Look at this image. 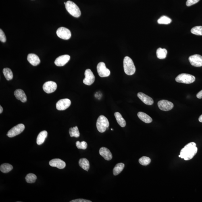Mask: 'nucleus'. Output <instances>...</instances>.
<instances>
[{
    "label": "nucleus",
    "mask_w": 202,
    "mask_h": 202,
    "mask_svg": "<svg viewBox=\"0 0 202 202\" xmlns=\"http://www.w3.org/2000/svg\"><path fill=\"white\" fill-rule=\"evenodd\" d=\"M85 78L83 80V83L87 85H91L95 80V77L93 72L90 69H87L85 72Z\"/></svg>",
    "instance_id": "nucleus-9"
},
{
    "label": "nucleus",
    "mask_w": 202,
    "mask_h": 202,
    "mask_svg": "<svg viewBox=\"0 0 202 202\" xmlns=\"http://www.w3.org/2000/svg\"><path fill=\"white\" fill-rule=\"evenodd\" d=\"M172 22V20L169 17L165 16H163L160 17L158 20V23L159 24H168Z\"/></svg>",
    "instance_id": "nucleus-29"
},
{
    "label": "nucleus",
    "mask_w": 202,
    "mask_h": 202,
    "mask_svg": "<svg viewBox=\"0 0 202 202\" xmlns=\"http://www.w3.org/2000/svg\"><path fill=\"white\" fill-rule=\"evenodd\" d=\"M111 130H113V129H112V128H111Z\"/></svg>",
    "instance_id": "nucleus-40"
},
{
    "label": "nucleus",
    "mask_w": 202,
    "mask_h": 202,
    "mask_svg": "<svg viewBox=\"0 0 202 202\" xmlns=\"http://www.w3.org/2000/svg\"><path fill=\"white\" fill-rule=\"evenodd\" d=\"M57 88L56 83L52 81L46 82L43 86L44 91L48 94L53 93L56 90Z\"/></svg>",
    "instance_id": "nucleus-12"
},
{
    "label": "nucleus",
    "mask_w": 202,
    "mask_h": 202,
    "mask_svg": "<svg viewBox=\"0 0 202 202\" xmlns=\"http://www.w3.org/2000/svg\"><path fill=\"white\" fill-rule=\"evenodd\" d=\"M114 115L117 122L118 123V124L121 127H124L126 126V121L123 118L122 115H121L120 113L118 112H115Z\"/></svg>",
    "instance_id": "nucleus-22"
},
{
    "label": "nucleus",
    "mask_w": 202,
    "mask_h": 202,
    "mask_svg": "<svg viewBox=\"0 0 202 202\" xmlns=\"http://www.w3.org/2000/svg\"><path fill=\"white\" fill-rule=\"evenodd\" d=\"M197 97L198 98V99H202V90L200 91H199V93L197 94Z\"/></svg>",
    "instance_id": "nucleus-37"
},
{
    "label": "nucleus",
    "mask_w": 202,
    "mask_h": 202,
    "mask_svg": "<svg viewBox=\"0 0 202 202\" xmlns=\"http://www.w3.org/2000/svg\"><path fill=\"white\" fill-rule=\"evenodd\" d=\"M3 73L5 78L8 80L13 79V75L12 70L8 68H5L3 69Z\"/></svg>",
    "instance_id": "nucleus-27"
},
{
    "label": "nucleus",
    "mask_w": 202,
    "mask_h": 202,
    "mask_svg": "<svg viewBox=\"0 0 202 202\" xmlns=\"http://www.w3.org/2000/svg\"><path fill=\"white\" fill-rule=\"evenodd\" d=\"M200 0H187L186 3V5L188 7L191 6L197 3Z\"/></svg>",
    "instance_id": "nucleus-35"
},
{
    "label": "nucleus",
    "mask_w": 202,
    "mask_h": 202,
    "mask_svg": "<svg viewBox=\"0 0 202 202\" xmlns=\"http://www.w3.org/2000/svg\"><path fill=\"white\" fill-rule=\"evenodd\" d=\"M99 153L101 156L107 161L111 160L112 158V154L110 150L106 148H101L99 150Z\"/></svg>",
    "instance_id": "nucleus-16"
},
{
    "label": "nucleus",
    "mask_w": 202,
    "mask_h": 202,
    "mask_svg": "<svg viewBox=\"0 0 202 202\" xmlns=\"http://www.w3.org/2000/svg\"><path fill=\"white\" fill-rule=\"evenodd\" d=\"M151 162V159L149 158L144 156L139 159V163L140 164L146 166L150 164Z\"/></svg>",
    "instance_id": "nucleus-32"
},
{
    "label": "nucleus",
    "mask_w": 202,
    "mask_h": 202,
    "mask_svg": "<svg viewBox=\"0 0 202 202\" xmlns=\"http://www.w3.org/2000/svg\"><path fill=\"white\" fill-rule=\"evenodd\" d=\"M14 95L17 99L20 100L23 103L27 101V97L25 93L23 90L17 89L14 92Z\"/></svg>",
    "instance_id": "nucleus-19"
},
{
    "label": "nucleus",
    "mask_w": 202,
    "mask_h": 202,
    "mask_svg": "<svg viewBox=\"0 0 202 202\" xmlns=\"http://www.w3.org/2000/svg\"><path fill=\"white\" fill-rule=\"evenodd\" d=\"M167 51L165 49L161 48L158 49L157 51V55L158 58L160 59H165L167 57Z\"/></svg>",
    "instance_id": "nucleus-25"
},
{
    "label": "nucleus",
    "mask_w": 202,
    "mask_h": 202,
    "mask_svg": "<svg viewBox=\"0 0 202 202\" xmlns=\"http://www.w3.org/2000/svg\"><path fill=\"white\" fill-rule=\"evenodd\" d=\"M24 129L25 126L24 124H18L9 131L7 134V136L9 137H14L22 133Z\"/></svg>",
    "instance_id": "nucleus-7"
},
{
    "label": "nucleus",
    "mask_w": 202,
    "mask_h": 202,
    "mask_svg": "<svg viewBox=\"0 0 202 202\" xmlns=\"http://www.w3.org/2000/svg\"><path fill=\"white\" fill-rule=\"evenodd\" d=\"M137 96L145 104L148 105H151L153 104L154 101L153 99L146 94L142 93V92H139L137 94Z\"/></svg>",
    "instance_id": "nucleus-17"
},
{
    "label": "nucleus",
    "mask_w": 202,
    "mask_h": 202,
    "mask_svg": "<svg viewBox=\"0 0 202 202\" xmlns=\"http://www.w3.org/2000/svg\"><path fill=\"white\" fill-rule=\"evenodd\" d=\"M25 179L26 182L28 183H34L35 182L37 177L34 174H29L27 175Z\"/></svg>",
    "instance_id": "nucleus-30"
},
{
    "label": "nucleus",
    "mask_w": 202,
    "mask_h": 202,
    "mask_svg": "<svg viewBox=\"0 0 202 202\" xmlns=\"http://www.w3.org/2000/svg\"><path fill=\"white\" fill-rule=\"evenodd\" d=\"M198 151V148L194 142H191L186 145L180 151L179 157L186 161L190 160L194 157Z\"/></svg>",
    "instance_id": "nucleus-1"
},
{
    "label": "nucleus",
    "mask_w": 202,
    "mask_h": 202,
    "mask_svg": "<svg viewBox=\"0 0 202 202\" xmlns=\"http://www.w3.org/2000/svg\"><path fill=\"white\" fill-rule=\"evenodd\" d=\"M13 169V166L12 165L8 163H4L2 164L0 167V170L1 172L6 174V173L10 172Z\"/></svg>",
    "instance_id": "nucleus-26"
},
{
    "label": "nucleus",
    "mask_w": 202,
    "mask_h": 202,
    "mask_svg": "<svg viewBox=\"0 0 202 202\" xmlns=\"http://www.w3.org/2000/svg\"><path fill=\"white\" fill-rule=\"evenodd\" d=\"M70 202H91V201L85 199H76L73 200L71 201Z\"/></svg>",
    "instance_id": "nucleus-36"
},
{
    "label": "nucleus",
    "mask_w": 202,
    "mask_h": 202,
    "mask_svg": "<svg viewBox=\"0 0 202 202\" xmlns=\"http://www.w3.org/2000/svg\"><path fill=\"white\" fill-rule=\"evenodd\" d=\"M195 77L191 75L187 74H182L179 75L176 78L177 82L186 84L192 83L195 81Z\"/></svg>",
    "instance_id": "nucleus-5"
},
{
    "label": "nucleus",
    "mask_w": 202,
    "mask_h": 202,
    "mask_svg": "<svg viewBox=\"0 0 202 202\" xmlns=\"http://www.w3.org/2000/svg\"><path fill=\"white\" fill-rule=\"evenodd\" d=\"M65 7L67 12L72 16L78 18L80 16L81 12L79 8L74 2L70 1H67Z\"/></svg>",
    "instance_id": "nucleus-3"
},
{
    "label": "nucleus",
    "mask_w": 202,
    "mask_h": 202,
    "mask_svg": "<svg viewBox=\"0 0 202 202\" xmlns=\"http://www.w3.org/2000/svg\"><path fill=\"white\" fill-rule=\"evenodd\" d=\"M137 116L142 121L146 123H150L153 121V119L151 117L146 113L143 112H139L137 113Z\"/></svg>",
    "instance_id": "nucleus-21"
},
{
    "label": "nucleus",
    "mask_w": 202,
    "mask_h": 202,
    "mask_svg": "<svg viewBox=\"0 0 202 202\" xmlns=\"http://www.w3.org/2000/svg\"><path fill=\"white\" fill-rule=\"evenodd\" d=\"M125 167L124 163H117L113 169V174L115 176H117L122 172Z\"/></svg>",
    "instance_id": "nucleus-24"
},
{
    "label": "nucleus",
    "mask_w": 202,
    "mask_h": 202,
    "mask_svg": "<svg viewBox=\"0 0 202 202\" xmlns=\"http://www.w3.org/2000/svg\"><path fill=\"white\" fill-rule=\"evenodd\" d=\"M158 106L161 110L168 111L172 110L174 107V105L171 102L167 100H161L158 103Z\"/></svg>",
    "instance_id": "nucleus-10"
},
{
    "label": "nucleus",
    "mask_w": 202,
    "mask_h": 202,
    "mask_svg": "<svg viewBox=\"0 0 202 202\" xmlns=\"http://www.w3.org/2000/svg\"><path fill=\"white\" fill-rule=\"evenodd\" d=\"M56 34L59 38L64 40H68L71 36L70 30L64 27H61L58 29Z\"/></svg>",
    "instance_id": "nucleus-8"
},
{
    "label": "nucleus",
    "mask_w": 202,
    "mask_h": 202,
    "mask_svg": "<svg viewBox=\"0 0 202 202\" xmlns=\"http://www.w3.org/2000/svg\"><path fill=\"white\" fill-rule=\"evenodd\" d=\"M70 58L68 55H61L56 59L55 64L58 66H64L70 60Z\"/></svg>",
    "instance_id": "nucleus-14"
},
{
    "label": "nucleus",
    "mask_w": 202,
    "mask_h": 202,
    "mask_svg": "<svg viewBox=\"0 0 202 202\" xmlns=\"http://www.w3.org/2000/svg\"><path fill=\"white\" fill-rule=\"evenodd\" d=\"M27 59L28 62L34 66H37L40 62L39 57L34 54H28Z\"/></svg>",
    "instance_id": "nucleus-18"
},
{
    "label": "nucleus",
    "mask_w": 202,
    "mask_h": 202,
    "mask_svg": "<svg viewBox=\"0 0 202 202\" xmlns=\"http://www.w3.org/2000/svg\"><path fill=\"white\" fill-rule=\"evenodd\" d=\"M191 32L195 35L202 36V26H197L194 27L191 29Z\"/></svg>",
    "instance_id": "nucleus-31"
},
{
    "label": "nucleus",
    "mask_w": 202,
    "mask_h": 202,
    "mask_svg": "<svg viewBox=\"0 0 202 202\" xmlns=\"http://www.w3.org/2000/svg\"><path fill=\"white\" fill-rule=\"evenodd\" d=\"M0 113H2V112H3V107H2L1 106H0Z\"/></svg>",
    "instance_id": "nucleus-39"
},
{
    "label": "nucleus",
    "mask_w": 202,
    "mask_h": 202,
    "mask_svg": "<svg viewBox=\"0 0 202 202\" xmlns=\"http://www.w3.org/2000/svg\"><path fill=\"white\" fill-rule=\"evenodd\" d=\"M189 60L192 65L196 67L202 66V56L199 54L190 56L189 58Z\"/></svg>",
    "instance_id": "nucleus-11"
},
{
    "label": "nucleus",
    "mask_w": 202,
    "mask_h": 202,
    "mask_svg": "<svg viewBox=\"0 0 202 202\" xmlns=\"http://www.w3.org/2000/svg\"><path fill=\"white\" fill-rule=\"evenodd\" d=\"M50 166L57 167L59 169H63L66 166L65 162L60 159H54L49 161Z\"/></svg>",
    "instance_id": "nucleus-15"
},
{
    "label": "nucleus",
    "mask_w": 202,
    "mask_h": 202,
    "mask_svg": "<svg viewBox=\"0 0 202 202\" xmlns=\"http://www.w3.org/2000/svg\"><path fill=\"white\" fill-rule=\"evenodd\" d=\"M76 147L79 149L85 150L86 149L87 147V143L85 141H82L81 142L80 141L76 142Z\"/></svg>",
    "instance_id": "nucleus-33"
},
{
    "label": "nucleus",
    "mask_w": 202,
    "mask_h": 202,
    "mask_svg": "<svg viewBox=\"0 0 202 202\" xmlns=\"http://www.w3.org/2000/svg\"><path fill=\"white\" fill-rule=\"evenodd\" d=\"M48 132L46 131H43L40 132L37 137L36 142L38 145H41L44 143L47 137Z\"/></svg>",
    "instance_id": "nucleus-20"
},
{
    "label": "nucleus",
    "mask_w": 202,
    "mask_h": 202,
    "mask_svg": "<svg viewBox=\"0 0 202 202\" xmlns=\"http://www.w3.org/2000/svg\"><path fill=\"white\" fill-rule=\"evenodd\" d=\"M199 121L200 122H202V115L199 117Z\"/></svg>",
    "instance_id": "nucleus-38"
},
{
    "label": "nucleus",
    "mask_w": 202,
    "mask_h": 202,
    "mask_svg": "<svg viewBox=\"0 0 202 202\" xmlns=\"http://www.w3.org/2000/svg\"><path fill=\"white\" fill-rule=\"evenodd\" d=\"M97 68L98 74L101 77H106L110 75V71L107 68L104 62H100L97 65Z\"/></svg>",
    "instance_id": "nucleus-6"
},
{
    "label": "nucleus",
    "mask_w": 202,
    "mask_h": 202,
    "mask_svg": "<svg viewBox=\"0 0 202 202\" xmlns=\"http://www.w3.org/2000/svg\"><path fill=\"white\" fill-rule=\"evenodd\" d=\"M79 164L82 168L88 172L90 168V163L87 159L85 158H81L79 161Z\"/></svg>",
    "instance_id": "nucleus-23"
},
{
    "label": "nucleus",
    "mask_w": 202,
    "mask_h": 202,
    "mask_svg": "<svg viewBox=\"0 0 202 202\" xmlns=\"http://www.w3.org/2000/svg\"><path fill=\"white\" fill-rule=\"evenodd\" d=\"M69 133L71 137L78 138L80 136V133L77 126L70 128L69 130Z\"/></svg>",
    "instance_id": "nucleus-28"
},
{
    "label": "nucleus",
    "mask_w": 202,
    "mask_h": 202,
    "mask_svg": "<svg viewBox=\"0 0 202 202\" xmlns=\"http://www.w3.org/2000/svg\"><path fill=\"white\" fill-rule=\"evenodd\" d=\"M109 126V121L106 117L103 115L100 116L96 123V126L99 132L101 133L105 132Z\"/></svg>",
    "instance_id": "nucleus-4"
},
{
    "label": "nucleus",
    "mask_w": 202,
    "mask_h": 202,
    "mask_svg": "<svg viewBox=\"0 0 202 202\" xmlns=\"http://www.w3.org/2000/svg\"><path fill=\"white\" fill-rule=\"evenodd\" d=\"M123 65L124 72L127 75H132L135 72V66L133 61L130 57H125L123 61Z\"/></svg>",
    "instance_id": "nucleus-2"
},
{
    "label": "nucleus",
    "mask_w": 202,
    "mask_h": 202,
    "mask_svg": "<svg viewBox=\"0 0 202 202\" xmlns=\"http://www.w3.org/2000/svg\"><path fill=\"white\" fill-rule=\"evenodd\" d=\"M71 103L70 100L68 99H62L57 102L56 106L58 110L64 111L70 106Z\"/></svg>",
    "instance_id": "nucleus-13"
},
{
    "label": "nucleus",
    "mask_w": 202,
    "mask_h": 202,
    "mask_svg": "<svg viewBox=\"0 0 202 202\" xmlns=\"http://www.w3.org/2000/svg\"><path fill=\"white\" fill-rule=\"evenodd\" d=\"M0 40L3 43H4L7 40L6 37L4 33L1 29H0Z\"/></svg>",
    "instance_id": "nucleus-34"
}]
</instances>
